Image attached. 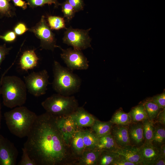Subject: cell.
I'll list each match as a JSON object with an SVG mask.
<instances>
[{"instance_id": "obj_1", "label": "cell", "mask_w": 165, "mask_h": 165, "mask_svg": "<svg viewBox=\"0 0 165 165\" xmlns=\"http://www.w3.org/2000/svg\"><path fill=\"white\" fill-rule=\"evenodd\" d=\"M24 144L36 165H75L77 159L57 127L55 116L38 115Z\"/></svg>"}, {"instance_id": "obj_2", "label": "cell", "mask_w": 165, "mask_h": 165, "mask_svg": "<svg viewBox=\"0 0 165 165\" xmlns=\"http://www.w3.org/2000/svg\"><path fill=\"white\" fill-rule=\"evenodd\" d=\"M13 63L2 75L1 94L6 107L12 108L23 106L27 100V88L20 78L15 75L5 76L12 67Z\"/></svg>"}, {"instance_id": "obj_3", "label": "cell", "mask_w": 165, "mask_h": 165, "mask_svg": "<svg viewBox=\"0 0 165 165\" xmlns=\"http://www.w3.org/2000/svg\"><path fill=\"white\" fill-rule=\"evenodd\" d=\"M4 115L10 133L20 138L27 136L38 116L26 107L22 106L6 112Z\"/></svg>"}, {"instance_id": "obj_4", "label": "cell", "mask_w": 165, "mask_h": 165, "mask_svg": "<svg viewBox=\"0 0 165 165\" xmlns=\"http://www.w3.org/2000/svg\"><path fill=\"white\" fill-rule=\"evenodd\" d=\"M53 79L52 82V87L57 93L70 96L79 91L81 85V79L72 71L55 61L53 65Z\"/></svg>"}, {"instance_id": "obj_5", "label": "cell", "mask_w": 165, "mask_h": 165, "mask_svg": "<svg viewBox=\"0 0 165 165\" xmlns=\"http://www.w3.org/2000/svg\"><path fill=\"white\" fill-rule=\"evenodd\" d=\"M46 112L55 116H66L74 112L79 103L75 96H66L57 93L46 98L41 103Z\"/></svg>"}, {"instance_id": "obj_6", "label": "cell", "mask_w": 165, "mask_h": 165, "mask_svg": "<svg viewBox=\"0 0 165 165\" xmlns=\"http://www.w3.org/2000/svg\"><path fill=\"white\" fill-rule=\"evenodd\" d=\"M91 28L86 30L66 28L63 38V42L73 48L82 50L91 47V39L89 35Z\"/></svg>"}, {"instance_id": "obj_7", "label": "cell", "mask_w": 165, "mask_h": 165, "mask_svg": "<svg viewBox=\"0 0 165 165\" xmlns=\"http://www.w3.org/2000/svg\"><path fill=\"white\" fill-rule=\"evenodd\" d=\"M49 77L48 72L46 69L33 72L24 76V82L28 92L36 97L45 94L49 83Z\"/></svg>"}, {"instance_id": "obj_8", "label": "cell", "mask_w": 165, "mask_h": 165, "mask_svg": "<svg viewBox=\"0 0 165 165\" xmlns=\"http://www.w3.org/2000/svg\"><path fill=\"white\" fill-rule=\"evenodd\" d=\"M40 41V46L42 49L53 51L57 47L56 39L51 31L44 16H42L40 21L35 26L29 29Z\"/></svg>"}, {"instance_id": "obj_9", "label": "cell", "mask_w": 165, "mask_h": 165, "mask_svg": "<svg viewBox=\"0 0 165 165\" xmlns=\"http://www.w3.org/2000/svg\"><path fill=\"white\" fill-rule=\"evenodd\" d=\"M57 47L61 50V57L69 69L73 71L88 69L89 62L82 50L71 48L64 49L58 46Z\"/></svg>"}, {"instance_id": "obj_10", "label": "cell", "mask_w": 165, "mask_h": 165, "mask_svg": "<svg viewBox=\"0 0 165 165\" xmlns=\"http://www.w3.org/2000/svg\"><path fill=\"white\" fill-rule=\"evenodd\" d=\"M19 152L14 144L0 134V165H16Z\"/></svg>"}, {"instance_id": "obj_11", "label": "cell", "mask_w": 165, "mask_h": 165, "mask_svg": "<svg viewBox=\"0 0 165 165\" xmlns=\"http://www.w3.org/2000/svg\"><path fill=\"white\" fill-rule=\"evenodd\" d=\"M130 145L139 148L145 142L142 122H131L128 126Z\"/></svg>"}, {"instance_id": "obj_12", "label": "cell", "mask_w": 165, "mask_h": 165, "mask_svg": "<svg viewBox=\"0 0 165 165\" xmlns=\"http://www.w3.org/2000/svg\"><path fill=\"white\" fill-rule=\"evenodd\" d=\"M75 122L78 128L91 127L97 119L82 107H79L77 109L70 115Z\"/></svg>"}, {"instance_id": "obj_13", "label": "cell", "mask_w": 165, "mask_h": 165, "mask_svg": "<svg viewBox=\"0 0 165 165\" xmlns=\"http://www.w3.org/2000/svg\"><path fill=\"white\" fill-rule=\"evenodd\" d=\"M138 148L142 165H151L154 162L161 156L159 148L154 146L152 144L145 143Z\"/></svg>"}, {"instance_id": "obj_14", "label": "cell", "mask_w": 165, "mask_h": 165, "mask_svg": "<svg viewBox=\"0 0 165 165\" xmlns=\"http://www.w3.org/2000/svg\"><path fill=\"white\" fill-rule=\"evenodd\" d=\"M128 126L113 124L111 129V134L119 147L130 145Z\"/></svg>"}, {"instance_id": "obj_15", "label": "cell", "mask_w": 165, "mask_h": 165, "mask_svg": "<svg viewBox=\"0 0 165 165\" xmlns=\"http://www.w3.org/2000/svg\"><path fill=\"white\" fill-rule=\"evenodd\" d=\"M116 152L135 165H142L140 153L138 148L136 147L129 145L119 147Z\"/></svg>"}, {"instance_id": "obj_16", "label": "cell", "mask_w": 165, "mask_h": 165, "mask_svg": "<svg viewBox=\"0 0 165 165\" xmlns=\"http://www.w3.org/2000/svg\"><path fill=\"white\" fill-rule=\"evenodd\" d=\"M39 58L33 50L24 51L21 55L19 61L21 69L27 71L36 67Z\"/></svg>"}, {"instance_id": "obj_17", "label": "cell", "mask_w": 165, "mask_h": 165, "mask_svg": "<svg viewBox=\"0 0 165 165\" xmlns=\"http://www.w3.org/2000/svg\"><path fill=\"white\" fill-rule=\"evenodd\" d=\"M100 152L97 148L85 149L75 165H97Z\"/></svg>"}, {"instance_id": "obj_18", "label": "cell", "mask_w": 165, "mask_h": 165, "mask_svg": "<svg viewBox=\"0 0 165 165\" xmlns=\"http://www.w3.org/2000/svg\"><path fill=\"white\" fill-rule=\"evenodd\" d=\"M69 145L73 153L77 160L85 149L81 128H78L74 134L70 139Z\"/></svg>"}, {"instance_id": "obj_19", "label": "cell", "mask_w": 165, "mask_h": 165, "mask_svg": "<svg viewBox=\"0 0 165 165\" xmlns=\"http://www.w3.org/2000/svg\"><path fill=\"white\" fill-rule=\"evenodd\" d=\"M119 148L111 133L98 137L96 148L99 150H108L116 152Z\"/></svg>"}, {"instance_id": "obj_20", "label": "cell", "mask_w": 165, "mask_h": 165, "mask_svg": "<svg viewBox=\"0 0 165 165\" xmlns=\"http://www.w3.org/2000/svg\"><path fill=\"white\" fill-rule=\"evenodd\" d=\"M154 125V130L152 143L154 146L160 148L165 144V125L155 122Z\"/></svg>"}, {"instance_id": "obj_21", "label": "cell", "mask_w": 165, "mask_h": 165, "mask_svg": "<svg viewBox=\"0 0 165 165\" xmlns=\"http://www.w3.org/2000/svg\"><path fill=\"white\" fill-rule=\"evenodd\" d=\"M113 125L109 121L104 122L97 119L91 128L92 130L99 137L110 133Z\"/></svg>"}, {"instance_id": "obj_22", "label": "cell", "mask_w": 165, "mask_h": 165, "mask_svg": "<svg viewBox=\"0 0 165 165\" xmlns=\"http://www.w3.org/2000/svg\"><path fill=\"white\" fill-rule=\"evenodd\" d=\"M81 131L85 149L97 148L98 137L92 130L81 128Z\"/></svg>"}, {"instance_id": "obj_23", "label": "cell", "mask_w": 165, "mask_h": 165, "mask_svg": "<svg viewBox=\"0 0 165 165\" xmlns=\"http://www.w3.org/2000/svg\"><path fill=\"white\" fill-rule=\"evenodd\" d=\"M113 124L121 125H128L131 122L129 113H126L122 109L116 111L109 120Z\"/></svg>"}, {"instance_id": "obj_24", "label": "cell", "mask_w": 165, "mask_h": 165, "mask_svg": "<svg viewBox=\"0 0 165 165\" xmlns=\"http://www.w3.org/2000/svg\"><path fill=\"white\" fill-rule=\"evenodd\" d=\"M129 113L132 122H142L148 119L143 103L134 107Z\"/></svg>"}, {"instance_id": "obj_25", "label": "cell", "mask_w": 165, "mask_h": 165, "mask_svg": "<svg viewBox=\"0 0 165 165\" xmlns=\"http://www.w3.org/2000/svg\"><path fill=\"white\" fill-rule=\"evenodd\" d=\"M118 155L114 151L101 150L97 165H112Z\"/></svg>"}, {"instance_id": "obj_26", "label": "cell", "mask_w": 165, "mask_h": 165, "mask_svg": "<svg viewBox=\"0 0 165 165\" xmlns=\"http://www.w3.org/2000/svg\"><path fill=\"white\" fill-rule=\"evenodd\" d=\"M142 103L148 119L154 122L158 115L162 109L160 108L151 99L147 100Z\"/></svg>"}, {"instance_id": "obj_27", "label": "cell", "mask_w": 165, "mask_h": 165, "mask_svg": "<svg viewBox=\"0 0 165 165\" xmlns=\"http://www.w3.org/2000/svg\"><path fill=\"white\" fill-rule=\"evenodd\" d=\"M143 127V134L145 143H152L154 130V122L146 119L142 122Z\"/></svg>"}, {"instance_id": "obj_28", "label": "cell", "mask_w": 165, "mask_h": 165, "mask_svg": "<svg viewBox=\"0 0 165 165\" xmlns=\"http://www.w3.org/2000/svg\"><path fill=\"white\" fill-rule=\"evenodd\" d=\"M9 0H0V17H12L15 15V8Z\"/></svg>"}, {"instance_id": "obj_29", "label": "cell", "mask_w": 165, "mask_h": 165, "mask_svg": "<svg viewBox=\"0 0 165 165\" xmlns=\"http://www.w3.org/2000/svg\"><path fill=\"white\" fill-rule=\"evenodd\" d=\"M48 24L51 29L59 30L66 29L64 18L57 16H49L47 17Z\"/></svg>"}, {"instance_id": "obj_30", "label": "cell", "mask_w": 165, "mask_h": 165, "mask_svg": "<svg viewBox=\"0 0 165 165\" xmlns=\"http://www.w3.org/2000/svg\"><path fill=\"white\" fill-rule=\"evenodd\" d=\"M64 124L70 142L71 139L78 129V128L70 115L64 116Z\"/></svg>"}, {"instance_id": "obj_31", "label": "cell", "mask_w": 165, "mask_h": 165, "mask_svg": "<svg viewBox=\"0 0 165 165\" xmlns=\"http://www.w3.org/2000/svg\"><path fill=\"white\" fill-rule=\"evenodd\" d=\"M61 7L62 11L64 16L68 21H70L75 16L76 13L74 8L66 1L59 4Z\"/></svg>"}, {"instance_id": "obj_32", "label": "cell", "mask_w": 165, "mask_h": 165, "mask_svg": "<svg viewBox=\"0 0 165 165\" xmlns=\"http://www.w3.org/2000/svg\"><path fill=\"white\" fill-rule=\"evenodd\" d=\"M28 5L30 7L34 8L39 6H42L45 4L51 5L54 4L56 7L59 6L57 0H26Z\"/></svg>"}, {"instance_id": "obj_33", "label": "cell", "mask_w": 165, "mask_h": 165, "mask_svg": "<svg viewBox=\"0 0 165 165\" xmlns=\"http://www.w3.org/2000/svg\"><path fill=\"white\" fill-rule=\"evenodd\" d=\"M56 125L66 143L69 145L68 136L64 124V116H55Z\"/></svg>"}, {"instance_id": "obj_34", "label": "cell", "mask_w": 165, "mask_h": 165, "mask_svg": "<svg viewBox=\"0 0 165 165\" xmlns=\"http://www.w3.org/2000/svg\"><path fill=\"white\" fill-rule=\"evenodd\" d=\"M22 155L18 165H36L35 162L29 156L26 149L24 147L22 148Z\"/></svg>"}, {"instance_id": "obj_35", "label": "cell", "mask_w": 165, "mask_h": 165, "mask_svg": "<svg viewBox=\"0 0 165 165\" xmlns=\"http://www.w3.org/2000/svg\"><path fill=\"white\" fill-rule=\"evenodd\" d=\"M75 9L76 12L83 10L84 3L83 0H65Z\"/></svg>"}, {"instance_id": "obj_36", "label": "cell", "mask_w": 165, "mask_h": 165, "mask_svg": "<svg viewBox=\"0 0 165 165\" xmlns=\"http://www.w3.org/2000/svg\"><path fill=\"white\" fill-rule=\"evenodd\" d=\"M151 99L160 108L162 109L165 108V93L164 92L153 97Z\"/></svg>"}, {"instance_id": "obj_37", "label": "cell", "mask_w": 165, "mask_h": 165, "mask_svg": "<svg viewBox=\"0 0 165 165\" xmlns=\"http://www.w3.org/2000/svg\"><path fill=\"white\" fill-rule=\"evenodd\" d=\"M17 35L13 31H8L3 35H0V38L7 42H11L14 41Z\"/></svg>"}, {"instance_id": "obj_38", "label": "cell", "mask_w": 165, "mask_h": 165, "mask_svg": "<svg viewBox=\"0 0 165 165\" xmlns=\"http://www.w3.org/2000/svg\"><path fill=\"white\" fill-rule=\"evenodd\" d=\"M12 48V47H7L6 44L0 45V69L2 61Z\"/></svg>"}, {"instance_id": "obj_39", "label": "cell", "mask_w": 165, "mask_h": 165, "mask_svg": "<svg viewBox=\"0 0 165 165\" xmlns=\"http://www.w3.org/2000/svg\"><path fill=\"white\" fill-rule=\"evenodd\" d=\"M28 30L25 24L20 22L14 27L13 31L17 35H20L24 34Z\"/></svg>"}, {"instance_id": "obj_40", "label": "cell", "mask_w": 165, "mask_h": 165, "mask_svg": "<svg viewBox=\"0 0 165 165\" xmlns=\"http://www.w3.org/2000/svg\"><path fill=\"white\" fill-rule=\"evenodd\" d=\"M112 165H135V164L129 161L122 155L118 154Z\"/></svg>"}, {"instance_id": "obj_41", "label": "cell", "mask_w": 165, "mask_h": 165, "mask_svg": "<svg viewBox=\"0 0 165 165\" xmlns=\"http://www.w3.org/2000/svg\"><path fill=\"white\" fill-rule=\"evenodd\" d=\"M154 122L165 125V108L162 109L160 112Z\"/></svg>"}, {"instance_id": "obj_42", "label": "cell", "mask_w": 165, "mask_h": 165, "mask_svg": "<svg viewBox=\"0 0 165 165\" xmlns=\"http://www.w3.org/2000/svg\"><path fill=\"white\" fill-rule=\"evenodd\" d=\"M12 1L15 6L21 8L23 10L26 9L28 6L27 2L23 0H9Z\"/></svg>"}, {"instance_id": "obj_43", "label": "cell", "mask_w": 165, "mask_h": 165, "mask_svg": "<svg viewBox=\"0 0 165 165\" xmlns=\"http://www.w3.org/2000/svg\"><path fill=\"white\" fill-rule=\"evenodd\" d=\"M165 157L160 156L151 165H165Z\"/></svg>"}, {"instance_id": "obj_44", "label": "cell", "mask_w": 165, "mask_h": 165, "mask_svg": "<svg viewBox=\"0 0 165 165\" xmlns=\"http://www.w3.org/2000/svg\"><path fill=\"white\" fill-rule=\"evenodd\" d=\"M159 151L160 156L165 157V144L159 148Z\"/></svg>"}, {"instance_id": "obj_45", "label": "cell", "mask_w": 165, "mask_h": 165, "mask_svg": "<svg viewBox=\"0 0 165 165\" xmlns=\"http://www.w3.org/2000/svg\"><path fill=\"white\" fill-rule=\"evenodd\" d=\"M1 81H2V77H1L0 79V96L1 95V92H0V88L1 86ZM1 104H0V123H1Z\"/></svg>"}]
</instances>
